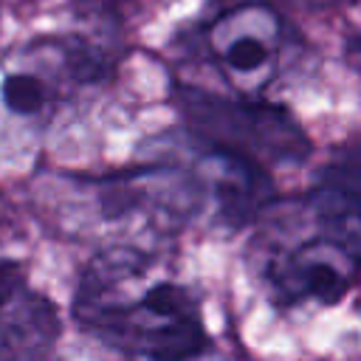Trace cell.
<instances>
[{"label": "cell", "instance_id": "1", "mask_svg": "<svg viewBox=\"0 0 361 361\" xmlns=\"http://www.w3.org/2000/svg\"><path fill=\"white\" fill-rule=\"evenodd\" d=\"M76 327L130 358H192L212 344L200 299L138 248H104L82 271Z\"/></svg>", "mask_w": 361, "mask_h": 361}, {"label": "cell", "instance_id": "4", "mask_svg": "<svg viewBox=\"0 0 361 361\" xmlns=\"http://www.w3.org/2000/svg\"><path fill=\"white\" fill-rule=\"evenodd\" d=\"M107 68L104 54L85 37H37L6 68L0 99L17 118H51L65 96L99 82Z\"/></svg>", "mask_w": 361, "mask_h": 361}, {"label": "cell", "instance_id": "5", "mask_svg": "<svg viewBox=\"0 0 361 361\" xmlns=\"http://www.w3.org/2000/svg\"><path fill=\"white\" fill-rule=\"evenodd\" d=\"M355 265L358 262L338 243L322 234L319 240L276 245L268 251L262 276L279 305H333L347 293Z\"/></svg>", "mask_w": 361, "mask_h": 361}, {"label": "cell", "instance_id": "2", "mask_svg": "<svg viewBox=\"0 0 361 361\" xmlns=\"http://www.w3.org/2000/svg\"><path fill=\"white\" fill-rule=\"evenodd\" d=\"M172 102L183 130L212 144L243 152L262 166L302 161L310 149L299 124L276 104L257 96H220L195 85H175Z\"/></svg>", "mask_w": 361, "mask_h": 361}, {"label": "cell", "instance_id": "3", "mask_svg": "<svg viewBox=\"0 0 361 361\" xmlns=\"http://www.w3.org/2000/svg\"><path fill=\"white\" fill-rule=\"evenodd\" d=\"M186 45L240 96L271 85L285 51V20L265 0H226L186 31Z\"/></svg>", "mask_w": 361, "mask_h": 361}, {"label": "cell", "instance_id": "7", "mask_svg": "<svg viewBox=\"0 0 361 361\" xmlns=\"http://www.w3.org/2000/svg\"><path fill=\"white\" fill-rule=\"evenodd\" d=\"M310 209L322 234L361 262V147L341 152L322 169L310 192Z\"/></svg>", "mask_w": 361, "mask_h": 361}, {"label": "cell", "instance_id": "8", "mask_svg": "<svg viewBox=\"0 0 361 361\" xmlns=\"http://www.w3.org/2000/svg\"><path fill=\"white\" fill-rule=\"evenodd\" d=\"M85 6H93V8H113V6H121V3H130V0H79Z\"/></svg>", "mask_w": 361, "mask_h": 361}, {"label": "cell", "instance_id": "6", "mask_svg": "<svg viewBox=\"0 0 361 361\" xmlns=\"http://www.w3.org/2000/svg\"><path fill=\"white\" fill-rule=\"evenodd\" d=\"M62 333L56 305L31 285L20 259L0 254V358H39Z\"/></svg>", "mask_w": 361, "mask_h": 361}]
</instances>
